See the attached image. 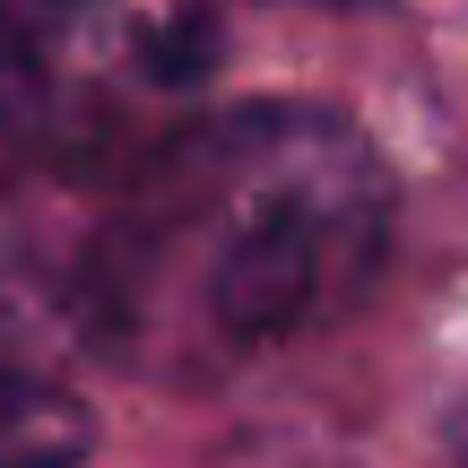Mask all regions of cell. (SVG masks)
<instances>
[{"label":"cell","mask_w":468,"mask_h":468,"mask_svg":"<svg viewBox=\"0 0 468 468\" xmlns=\"http://www.w3.org/2000/svg\"><path fill=\"white\" fill-rule=\"evenodd\" d=\"M87 452V417L52 382L0 365V468H69Z\"/></svg>","instance_id":"3"},{"label":"cell","mask_w":468,"mask_h":468,"mask_svg":"<svg viewBox=\"0 0 468 468\" xmlns=\"http://www.w3.org/2000/svg\"><path fill=\"white\" fill-rule=\"evenodd\" d=\"M104 191L69 313L113 373L174 390L321 338L390 251V165L330 104L191 113Z\"/></svg>","instance_id":"1"},{"label":"cell","mask_w":468,"mask_h":468,"mask_svg":"<svg viewBox=\"0 0 468 468\" xmlns=\"http://www.w3.org/2000/svg\"><path fill=\"white\" fill-rule=\"evenodd\" d=\"M218 61V0H0V139L35 174L113 183L208 113Z\"/></svg>","instance_id":"2"},{"label":"cell","mask_w":468,"mask_h":468,"mask_svg":"<svg viewBox=\"0 0 468 468\" xmlns=\"http://www.w3.org/2000/svg\"><path fill=\"white\" fill-rule=\"evenodd\" d=\"M330 9H365V0H330Z\"/></svg>","instance_id":"4"}]
</instances>
